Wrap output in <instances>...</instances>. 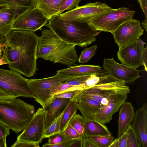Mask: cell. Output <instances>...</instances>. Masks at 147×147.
I'll return each instance as SVG.
<instances>
[{"label": "cell", "mask_w": 147, "mask_h": 147, "mask_svg": "<svg viewBox=\"0 0 147 147\" xmlns=\"http://www.w3.org/2000/svg\"><path fill=\"white\" fill-rule=\"evenodd\" d=\"M34 32L12 30L5 37L2 56L8 62L9 68L27 77L33 76L37 70L39 37Z\"/></svg>", "instance_id": "1"}, {"label": "cell", "mask_w": 147, "mask_h": 147, "mask_svg": "<svg viewBox=\"0 0 147 147\" xmlns=\"http://www.w3.org/2000/svg\"><path fill=\"white\" fill-rule=\"evenodd\" d=\"M39 37L36 51L37 58L71 67L78 61L76 45L61 39L51 29H43Z\"/></svg>", "instance_id": "2"}, {"label": "cell", "mask_w": 147, "mask_h": 147, "mask_svg": "<svg viewBox=\"0 0 147 147\" xmlns=\"http://www.w3.org/2000/svg\"><path fill=\"white\" fill-rule=\"evenodd\" d=\"M45 26L64 41L82 47L95 41L96 36L101 32L95 30L88 23L63 20L59 15L52 17Z\"/></svg>", "instance_id": "3"}, {"label": "cell", "mask_w": 147, "mask_h": 147, "mask_svg": "<svg viewBox=\"0 0 147 147\" xmlns=\"http://www.w3.org/2000/svg\"><path fill=\"white\" fill-rule=\"evenodd\" d=\"M35 113L33 105L20 99H0V123L16 134L24 130Z\"/></svg>", "instance_id": "4"}, {"label": "cell", "mask_w": 147, "mask_h": 147, "mask_svg": "<svg viewBox=\"0 0 147 147\" xmlns=\"http://www.w3.org/2000/svg\"><path fill=\"white\" fill-rule=\"evenodd\" d=\"M129 87L125 82L116 80L104 71L98 82L95 85L81 90L74 100L82 98H89L100 103L102 99L116 94L129 93Z\"/></svg>", "instance_id": "5"}, {"label": "cell", "mask_w": 147, "mask_h": 147, "mask_svg": "<svg viewBox=\"0 0 147 147\" xmlns=\"http://www.w3.org/2000/svg\"><path fill=\"white\" fill-rule=\"evenodd\" d=\"M135 12L125 7L111 8L95 17L88 24L96 30L112 33L122 24L133 18Z\"/></svg>", "instance_id": "6"}, {"label": "cell", "mask_w": 147, "mask_h": 147, "mask_svg": "<svg viewBox=\"0 0 147 147\" xmlns=\"http://www.w3.org/2000/svg\"><path fill=\"white\" fill-rule=\"evenodd\" d=\"M0 90L15 98H34L27 79L20 73L11 69L0 68Z\"/></svg>", "instance_id": "7"}, {"label": "cell", "mask_w": 147, "mask_h": 147, "mask_svg": "<svg viewBox=\"0 0 147 147\" xmlns=\"http://www.w3.org/2000/svg\"><path fill=\"white\" fill-rule=\"evenodd\" d=\"M69 78L57 73L52 76L40 79H27L34 98L44 108L52 99L57 87Z\"/></svg>", "instance_id": "8"}, {"label": "cell", "mask_w": 147, "mask_h": 147, "mask_svg": "<svg viewBox=\"0 0 147 147\" xmlns=\"http://www.w3.org/2000/svg\"><path fill=\"white\" fill-rule=\"evenodd\" d=\"M140 38L119 48L117 53L118 60L122 64L137 69L143 65L147 71V47Z\"/></svg>", "instance_id": "9"}, {"label": "cell", "mask_w": 147, "mask_h": 147, "mask_svg": "<svg viewBox=\"0 0 147 147\" xmlns=\"http://www.w3.org/2000/svg\"><path fill=\"white\" fill-rule=\"evenodd\" d=\"M112 8L105 3L98 1L82 6L78 5L72 10L59 15L61 19L88 23L100 14Z\"/></svg>", "instance_id": "10"}, {"label": "cell", "mask_w": 147, "mask_h": 147, "mask_svg": "<svg viewBox=\"0 0 147 147\" xmlns=\"http://www.w3.org/2000/svg\"><path fill=\"white\" fill-rule=\"evenodd\" d=\"M46 114L44 108H39L17 140L41 143L44 138Z\"/></svg>", "instance_id": "11"}, {"label": "cell", "mask_w": 147, "mask_h": 147, "mask_svg": "<svg viewBox=\"0 0 147 147\" xmlns=\"http://www.w3.org/2000/svg\"><path fill=\"white\" fill-rule=\"evenodd\" d=\"M102 67L112 77L126 84H133L140 76V71L122 63L117 62L113 58H104Z\"/></svg>", "instance_id": "12"}, {"label": "cell", "mask_w": 147, "mask_h": 147, "mask_svg": "<svg viewBox=\"0 0 147 147\" xmlns=\"http://www.w3.org/2000/svg\"><path fill=\"white\" fill-rule=\"evenodd\" d=\"M144 32L140 22L132 18L122 24L112 34L120 48L140 38Z\"/></svg>", "instance_id": "13"}, {"label": "cell", "mask_w": 147, "mask_h": 147, "mask_svg": "<svg viewBox=\"0 0 147 147\" xmlns=\"http://www.w3.org/2000/svg\"><path fill=\"white\" fill-rule=\"evenodd\" d=\"M49 20L40 10L35 7L16 19L12 29L35 32L45 26Z\"/></svg>", "instance_id": "14"}, {"label": "cell", "mask_w": 147, "mask_h": 147, "mask_svg": "<svg viewBox=\"0 0 147 147\" xmlns=\"http://www.w3.org/2000/svg\"><path fill=\"white\" fill-rule=\"evenodd\" d=\"M127 98L126 94H116L110 96L108 104L102 106L94 115L95 120L103 124L109 123Z\"/></svg>", "instance_id": "15"}, {"label": "cell", "mask_w": 147, "mask_h": 147, "mask_svg": "<svg viewBox=\"0 0 147 147\" xmlns=\"http://www.w3.org/2000/svg\"><path fill=\"white\" fill-rule=\"evenodd\" d=\"M131 125L140 147H147V104L144 102L136 113Z\"/></svg>", "instance_id": "16"}, {"label": "cell", "mask_w": 147, "mask_h": 147, "mask_svg": "<svg viewBox=\"0 0 147 147\" xmlns=\"http://www.w3.org/2000/svg\"><path fill=\"white\" fill-rule=\"evenodd\" d=\"M70 98L53 97L51 101L44 108L47 114L45 123V130L55 119L63 113L70 102Z\"/></svg>", "instance_id": "17"}, {"label": "cell", "mask_w": 147, "mask_h": 147, "mask_svg": "<svg viewBox=\"0 0 147 147\" xmlns=\"http://www.w3.org/2000/svg\"><path fill=\"white\" fill-rule=\"evenodd\" d=\"M118 121L117 138L125 132L133 122L135 115L134 109L131 103L125 102L121 106Z\"/></svg>", "instance_id": "18"}, {"label": "cell", "mask_w": 147, "mask_h": 147, "mask_svg": "<svg viewBox=\"0 0 147 147\" xmlns=\"http://www.w3.org/2000/svg\"><path fill=\"white\" fill-rule=\"evenodd\" d=\"M75 100L77 109L85 119L96 120L94 115L102 106L99 102L89 98H80Z\"/></svg>", "instance_id": "19"}, {"label": "cell", "mask_w": 147, "mask_h": 147, "mask_svg": "<svg viewBox=\"0 0 147 147\" xmlns=\"http://www.w3.org/2000/svg\"><path fill=\"white\" fill-rule=\"evenodd\" d=\"M101 70V67L99 65H80L58 70L57 73L65 77L70 78L90 75L97 73Z\"/></svg>", "instance_id": "20"}, {"label": "cell", "mask_w": 147, "mask_h": 147, "mask_svg": "<svg viewBox=\"0 0 147 147\" xmlns=\"http://www.w3.org/2000/svg\"><path fill=\"white\" fill-rule=\"evenodd\" d=\"M17 18L16 11L9 7L0 11V34L6 36L12 30L13 24Z\"/></svg>", "instance_id": "21"}, {"label": "cell", "mask_w": 147, "mask_h": 147, "mask_svg": "<svg viewBox=\"0 0 147 147\" xmlns=\"http://www.w3.org/2000/svg\"><path fill=\"white\" fill-rule=\"evenodd\" d=\"M84 137L96 136H110L112 134L103 124L96 120L86 119L84 123Z\"/></svg>", "instance_id": "22"}, {"label": "cell", "mask_w": 147, "mask_h": 147, "mask_svg": "<svg viewBox=\"0 0 147 147\" xmlns=\"http://www.w3.org/2000/svg\"><path fill=\"white\" fill-rule=\"evenodd\" d=\"M63 0H37L36 8L40 10L44 17L50 19L57 15Z\"/></svg>", "instance_id": "23"}, {"label": "cell", "mask_w": 147, "mask_h": 147, "mask_svg": "<svg viewBox=\"0 0 147 147\" xmlns=\"http://www.w3.org/2000/svg\"><path fill=\"white\" fill-rule=\"evenodd\" d=\"M9 6L14 9L17 19L20 16L36 7L37 0H6Z\"/></svg>", "instance_id": "24"}, {"label": "cell", "mask_w": 147, "mask_h": 147, "mask_svg": "<svg viewBox=\"0 0 147 147\" xmlns=\"http://www.w3.org/2000/svg\"><path fill=\"white\" fill-rule=\"evenodd\" d=\"M77 109L76 100L71 101L65 109L62 117L60 123V132L63 131L65 129L72 117L76 113Z\"/></svg>", "instance_id": "25"}, {"label": "cell", "mask_w": 147, "mask_h": 147, "mask_svg": "<svg viewBox=\"0 0 147 147\" xmlns=\"http://www.w3.org/2000/svg\"><path fill=\"white\" fill-rule=\"evenodd\" d=\"M85 120V119L83 116L76 113L72 117L69 123L82 138L84 136Z\"/></svg>", "instance_id": "26"}, {"label": "cell", "mask_w": 147, "mask_h": 147, "mask_svg": "<svg viewBox=\"0 0 147 147\" xmlns=\"http://www.w3.org/2000/svg\"><path fill=\"white\" fill-rule=\"evenodd\" d=\"M89 137L96 147H109L114 140V137L112 136H96Z\"/></svg>", "instance_id": "27"}, {"label": "cell", "mask_w": 147, "mask_h": 147, "mask_svg": "<svg viewBox=\"0 0 147 147\" xmlns=\"http://www.w3.org/2000/svg\"><path fill=\"white\" fill-rule=\"evenodd\" d=\"M97 47V45H95L85 48L78 59V62L82 63L88 62L95 54Z\"/></svg>", "instance_id": "28"}, {"label": "cell", "mask_w": 147, "mask_h": 147, "mask_svg": "<svg viewBox=\"0 0 147 147\" xmlns=\"http://www.w3.org/2000/svg\"><path fill=\"white\" fill-rule=\"evenodd\" d=\"M63 112L56 117L50 126L45 130L44 138H48L53 134L60 132L61 121Z\"/></svg>", "instance_id": "29"}, {"label": "cell", "mask_w": 147, "mask_h": 147, "mask_svg": "<svg viewBox=\"0 0 147 147\" xmlns=\"http://www.w3.org/2000/svg\"><path fill=\"white\" fill-rule=\"evenodd\" d=\"M127 147H140L136 135L131 125L127 128Z\"/></svg>", "instance_id": "30"}, {"label": "cell", "mask_w": 147, "mask_h": 147, "mask_svg": "<svg viewBox=\"0 0 147 147\" xmlns=\"http://www.w3.org/2000/svg\"><path fill=\"white\" fill-rule=\"evenodd\" d=\"M81 0H63L57 15L65 10H71L78 5Z\"/></svg>", "instance_id": "31"}, {"label": "cell", "mask_w": 147, "mask_h": 147, "mask_svg": "<svg viewBox=\"0 0 147 147\" xmlns=\"http://www.w3.org/2000/svg\"><path fill=\"white\" fill-rule=\"evenodd\" d=\"M47 143L43 145V147H48L49 145H55L63 142L65 139V137L63 131L53 134L48 137Z\"/></svg>", "instance_id": "32"}, {"label": "cell", "mask_w": 147, "mask_h": 147, "mask_svg": "<svg viewBox=\"0 0 147 147\" xmlns=\"http://www.w3.org/2000/svg\"><path fill=\"white\" fill-rule=\"evenodd\" d=\"M90 75L70 78L66 82L71 86L82 87L86 89V82Z\"/></svg>", "instance_id": "33"}, {"label": "cell", "mask_w": 147, "mask_h": 147, "mask_svg": "<svg viewBox=\"0 0 147 147\" xmlns=\"http://www.w3.org/2000/svg\"><path fill=\"white\" fill-rule=\"evenodd\" d=\"M85 88L82 87L74 86L70 85L67 82L65 81L61 84L57 88L54 92L53 96L58 94L61 93L72 90H83Z\"/></svg>", "instance_id": "34"}, {"label": "cell", "mask_w": 147, "mask_h": 147, "mask_svg": "<svg viewBox=\"0 0 147 147\" xmlns=\"http://www.w3.org/2000/svg\"><path fill=\"white\" fill-rule=\"evenodd\" d=\"M63 132L65 138L70 140L82 138L78 132L69 124Z\"/></svg>", "instance_id": "35"}, {"label": "cell", "mask_w": 147, "mask_h": 147, "mask_svg": "<svg viewBox=\"0 0 147 147\" xmlns=\"http://www.w3.org/2000/svg\"><path fill=\"white\" fill-rule=\"evenodd\" d=\"M10 129L0 123V147H6V137L10 134Z\"/></svg>", "instance_id": "36"}, {"label": "cell", "mask_w": 147, "mask_h": 147, "mask_svg": "<svg viewBox=\"0 0 147 147\" xmlns=\"http://www.w3.org/2000/svg\"><path fill=\"white\" fill-rule=\"evenodd\" d=\"M81 90H75L67 91L55 95L54 96L56 98H69L72 100L80 93Z\"/></svg>", "instance_id": "37"}, {"label": "cell", "mask_w": 147, "mask_h": 147, "mask_svg": "<svg viewBox=\"0 0 147 147\" xmlns=\"http://www.w3.org/2000/svg\"><path fill=\"white\" fill-rule=\"evenodd\" d=\"M11 147H39V143L24 141L16 140Z\"/></svg>", "instance_id": "38"}, {"label": "cell", "mask_w": 147, "mask_h": 147, "mask_svg": "<svg viewBox=\"0 0 147 147\" xmlns=\"http://www.w3.org/2000/svg\"><path fill=\"white\" fill-rule=\"evenodd\" d=\"M117 138L119 143L118 147H127V133L126 131Z\"/></svg>", "instance_id": "39"}, {"label": "cell", "mask_w": 147, "mask_h": 147, "mask_svg": "<svg viewBox=\"0 0 147 147\" xmlns=\"http://www.w3.org/2000/svg\"><path fill=\"white\" fill-rule=\"evenodd\" d=\"M83 138H80L71 140L68 147H82Z\"/></svg>", "instance_id": "40"}, {"label": "cell", "mask_w": 147, "mask_h": 147, "mask_svg": "<svg viewBox=\"0 0 147 147\" xmlns=\"http://www.w3.org/2000/svg\"><path fill=\"white\" fill-rule=\"evenodd\" d=\"M82 147H96L89 137L83 138Z\"/></svg>", "instance_id": "41"}, {"label": "cell", "mask_w": 147, "mask_h": 147, "mask_svg": "<svg viewBox=\"0 0 147 147\" xmlns=\"http://www.w3.org/2000/svg\"><path fill=\"white\" fill-rule=\"evenodd\" d=\"M138 2L143 11L145 18H147V0H138Z\"/></svg>", "instance_id": "42"}, {"label": "cell", "mask_w": 147, "mask_h": 147, "mask_svg": "<svg viewBox=\"0 0 147 147\" xmlns=\"http://www.w3.org/2000/svg\"><path fill=\"white\" fill-rule=\"evenodd\" d=\"M71 140L65 138V140L61 143L55 145H49L48 147H68Z\"/></svg>", "instance_id": "43"}, {"label": "cell", "mask_w": 147, "mask_h": 147, "mask_svg": "<svg viewBox=\"0 0 147 147\" xmlns=\"http://www.w3.org/2000/svg\"><path fill=\"white\" fill-rule=\"evenodd\" d=\"M8 7L9 6L6 0H0V11Z\"/></svg>", "instance_id": "44"}, {"label": "cell", "mask_w": 147, "mask_h": 147, "mask_svg": "<svg viewBox=\"0 0 147 147\" xmlns=\"http://www.w3.org/2000/svg\"><path fill=\"white\" fill-rule=\"evenodd\" d=\"M13 97L8 95L0 90V99L13 98Z\"/></svg>", "instance_id": "45"}, {"label": "cell", "mask_w": 147, "mask_h": 147, "mask_svg": "<svg viewBox=\"0 0 147 147\" xmlns=\"http://www.w3.org/2000/svg\"><path fill=\"white\" fill-rule=\"evenodd\" d=\"M2 51L0 50V65L8 64L7 61L2 56Z\"/></svg>", "instance_id": "46"}, {"label": "cell", "mask_w": 147, "mask_h": 147, "mask_svg": "<svg viewBox=\"0 0 147 147\" xmlns=\"http://www.w3.org/2000/svg\"><path fill=\"white\" fill-rule=\"evenodd\" d=\"M119 143L118 138L114 140L109 147H118Z\"/></svg>", "instance_id": "47"}, {"label": "cell", "mask_w": 147, "mask_h": 147, "mask_svg": "<svg viewBox=\"0 0 147 147\" xmlns=\"http://www.w3.org/2000/svg\"><path fill=\"white\" fill-rule=\"evenodd\" d=\"M142 24L146 30V31H147V18H145L143 20L142 22Z\"/></svg>", "instance_id": "48"}, {"label": "cell", "mask_w": 147, "mask_h": 147, "mask_svg": "<svg viewBox=\"0 0 147 147\" xmlns=\"http://www.w3.org/2000/svg\"><path fill=\"white\" fill-rule=\"evenodd\" d=\"M5 44V42L3 43H0V50H1L3 52L4 51Z\"/></svg>", "instance_id": "49"}, {"label": "cell", "mask_w": 147, "mask_h": 147, "mask_svg": "<svg viewBox=\"0 0 147 147\" xmlns=\"http://www.w3.org/2000/svg\"><path fill=\"white\" fill-rule=\"evenodd\" d=\"M5 42V37L0 34V43H3Z\"/></svg>", "instance_id": "50"}]
</instances>
